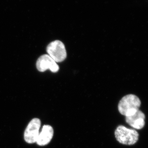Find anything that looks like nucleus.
I'll list each match as a JSON object with an SVG mask.
<instances>
[{
    "mask_svg": "<svg viewBox=\"0 0 148 148\" xmlns=\"http://www.w3.org/2000/svg\"><path fill=\"white\" fill-rule=\"evenodd\" d=\"M40 120L38 118H34L29 122L24 132V140L29 144L36 143L39 134L40 127Z\"/></svg>",
    "mask_w": 148,
    "mask_h": 148,
    "instance_id": "20e7f679",
    "label": "nucleus"
},
{
    "mask_svg": "<svg viewBox=\"0 0 148 148\" xmlns=\"http://www.w3.org/2000/svg\"><path fill=\"white\" fill-rule=\"evenodd\" d=\"M53 127L49 125H44L40 132L36 143L40 146H45L50 143L53 137Z\"/></svg>",
    "mask_w": 148,
    "mask_h": 148,
    "instance_id": "0eeeda50",
    "label": "nucleus"
},
{
    "mask_svg": "<svg viewBox=\"0 0 148 148\" xmlns=\"http://www.w3.org/2000/svg\"><path fill=\"white\" fill-rule=\"evenodd\" d=\"M47 51L56 63L62 62L67 57L65 45L62 42L58 40L50 43L47 47Z\"/></svg>",
    "mask_w": 148,
    "mask_h": 148,
    "instance_id": "7ed1b4c3",
    "label": "nucleus"
},
{
    "mask_svg": "<svg viewBox=\"0 0 148 148\" xmlns=\"http://www.w3.org/2000/svg\"><path fill=\"white\" fill-rule=\"evenodd\" d=\"M141 104V101L138 96L129 94L124 96L119 101V111L125 117L130 116L139 110Z\"/></svg>",
    "mask_w": 148,
    "mask_h": 148,
    "instance_id": "f257e3e1",
    "label": "nucleus"
},
{
    "mask_svg": "<svg viewBox=\"0 0 148 148\" xmlns=\"http://www.w3.org/2000/svg\"><path fill=\"white\" fill-rule=\"evenodd\" d=\"M145 116L142 111L138 110L132 115L125 117V121L135 129L140 130L145 126Z\"/></svg>",
    "mask_w": 148,
    "mask_h": 148,
    "instance_id": "423d86ee",
    "label": "nucleus"
},
{
    "mask_svg": "<svg viewBox=\"0 0 148 148\" xmlns=\"http://www.w3.org/2000/svg\"><path fill=\"white\" fill-rule=\"evenodd\" d=\"M36 67L38 71L41 72L49 70L53 73H56L59 69L58 64L48 54L40 56L37 60Z\"/></svg>",
    "mask_w": 148,
    "mask_h": 148,
    "instance_id": "39448f33",
    "label": "nucleus"
},
{
    "mask_svg": "<svg viewBox=\"0 0 148 148\" xmlns=\"http://www.w3.org/2000/svg\"><path fill=\"white\" fill-rule=\"evenodd\" d=\"M115 136L119 143L125 145H131L137 143L139 139V134L134 129H129L120 125L115 131Z\"/></svg>",
    "mask_w": 148,
    "mask_h": 148,
    "instance_id": "f03ea898",
    "label": "nucleus"
}]
</instances>
